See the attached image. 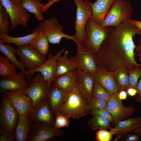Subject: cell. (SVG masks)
<instances>
[{
	"mask_svg": "<svg viewBox=\"0 0 141 141\" xmlns=\"http://www.w3.org/2000/svg\"><path fill=\"white\" fill-rule=\"evenodd\" d=\"M10 62L6 57L0 55V77L14 76L17 74V68Z\"/></svg>",
	"mask_w": 141,
	"mask_h": 141,
	"instance_id": "31",
	"label": "cell"
},
{
	"mask_svg": "<svg viewBox=\"0 0 141 141\" xmlns=\"http://www.w3.org/2000/svg\"><path fill=\"white\" fill-rule=\"evenodd\" d=\"M0 51L17 68L20 69L24 73L30 83L31 81L26 73L25 67L17 58L16 49L9 44H5L0 40Z\"/></svg>",
	"mask_w": 141,
	"mask_h": 141,
	"instance_id": "27",
	"label": "cell"
},
{
	"mask_svg": "<svg viewBox=\"0 0 141 141\" xmlns=\"http://www.w3.org/2000/svg\"><path fill=\"white\" fill-rule=\"evenodd\" d=\"M130 21L135 27L141 31V21L131 19Z\"/></svg>",
	"mask_w": 141,
	"mask_h": 141,
	"instance_id": "46",
	"label": "cell"
},
{
	"mask_svg": "<svg viewBox=\"0 0 141 141\" xmlns=\"http://www.w3.org/2000/svg\"><path fill=\"white\" fill-rule=\"evenodd\" d=\"M110 131L102 129L97 131L95 133V139L97 141H110L113 136L116 134L118 130L115 128H112Z\"/></svg>",
	"mask_w": 141,
	"mask_h": 141,
	"instance_id": "36",
	"label": "cell"
},
{
	"mask_svg": "<svg viewBox=\"0 0 141 141\" xmlns=\"http://www.w3.org/2000/svg\"><path fill=\"white\" fill-rule=\"evenodd\" d=\"M116 0H96L89 2L92 9L91 18L100 25L111 6Z\"/></svg>",
	"mask_w": 141,
	"mask_h": 141,
	"instance_id": "21",
	"label": "cell"
},
{
	"mask_svg": "<svg viewBox=\"0 0 141 141\" xmlns=\"http://www.w3.org/2000/svg\"><path fill=\"white\" fill-rule=\"evenodd\" d=\"M112 95L98 81L95 79L92 92L93 97L108 102Z\"/></svg>",
	"mask_w": 141,
	"mask_h": 141,
	"instance_id": "33",
	"label": "cell"
},
{
	"mask_svg": "<svg viewBox=\"0 0 141 141\" xmlns=\"http://www.w3.org/2000/svg\"><path fill=\"white\" fill-rule=\"evenodd\" d=\"M118 91L112 95L108 102L106 109L112 116L115 124L131 116L135 112L136 109L132 105L126 107L118 96Z\"/></svg>",
	"mask_w": 141,
	"mask_h": 141,
	"instance_id": "12",
	"label": "cell"
},
{
	"mask_svg": "<svg viewBox=\"0 0 141 141\" xmlns=\"http://www.w3.org/2000/svg\"><path fill=\"white\" fill-rule=\"evenodd\" d=\"M134 132L141 137V124L140 127L134 131Z\"/></svg>",
	"mask_w": 141,
	"mask_h": 141,
	"instance_id": "47",
	"label": "cell"
},
{
	"mask_svg": "<svg viewBox=\"0 0 141 141\" xmlns=\"http://www.w3.org/2000/svg\"><path fill=\"white\" fill-rule=\"evenodd\" d=\"M141 124V115L120 121L115 124V128L118 130L115 135L119 134L122 136L128 134L139 128Z\"/></svg>",
	"mask_w": 141,
	"mask_h": 141,
	"instance_id": "25",
	"label": "cell"
},
{
	"mask_svg": "<svg viewBox=\"0 0 141 141\" xmlns=\"http://www.w3.org/2000/svg\"><path fill=\"white\" fill-rule=\"evenodd\" d=\"M140 77V79L136 87L137 91V95L134 97V99L136 101L141 103V75Z\"/></svg>",
	"mask_w": 141,
	"mask_h": 141,
	"instance_id": "42",
	"label": "cell"
},
{
	"mask_svg": "<svg viewBox=\"0 0 141 141\" xmlns=\"http://www.w3.org/2000/svg\"><path fill=\"white\" fill-rule=\"evenodd\" d=\"M13 2L19 4H21L23 1V0H11Z\"/></svg>",
	"mask_w": 141,
	"mask_h": 141,
	"instance_id": "49",
	"label": "cell"
},
{
	"mask_svg": "<svg viewBox=\"0 0 141 141\" xmlns=\"http://www.w3.org/2000/svg\"><path fill=\"white\" fill-rule=\"evenodd\" d=\"M55 115L54 128L59 129L62 127L68 126L69 124V119L58 111L56 113Z\"/></svg>",
	"mask_w": 141,
	"mask_h": 141,
	"instance_id": "37",
	"label": "cell"
},
{
	"mask_svg": "<svg viewBox=\"0 0 141 141\" xmlns=\"http://www.w3.org/2000/svg\"><path fill=\"white\" fill-rule=\"evenodd\" d=\"M36 0L37 1L39 2H40V1H42V0ZM53 0H49V2H51V1H52Z\"/></svg>",
	"mask_w": 141,
	"mask_h": 141,
	"instance_id": "51",
	"label": "cell"
},
{
	"mask_svg": "<svg viewBox=\"0 0 141 141\" xmlns=\"http://www.w3.org/2000/svg\"><path fill=\"white\" fill-rule=\"evenodd\" d=\"M69 53V51H65L63 55L60 56L57 60L54 80L58 77L74 69H77L76 64L68 57Z\"/></svg>",
	"mask_w": 141,
	"mask_h": 141,
	"instance_id": "24",
	"label": "cell"
},
{
	"mask_svg": "<svg viewBox=\"0 0 141 141\" xmlns=\"http://www.w3.org/2000/svg\"><path fill=\"white\" fill-rule=\"evenodd\" d=\"M133 10L128 0H116L100 26L106 27L119 25L125 20L131 19Z\"/></svg>",
	"mask_w": 141,
	"mask_h": 141,
	"instance_id": "3",
	"label": "cell"
},
{
	"mask_svg": "<svg viewBox=\"0 0 141 141\" xmlns=\"http://www.w3.org/2000/svg\"><path fill=\"white\" fill-rule=\"evenodd\" d=\"M65 95L53 84L51 85L48 95V105L53 118L64 99Z\"/></svg>",
	"mask_w": 141,
	"mask_h": 141,
	"instance_id": "23",
	"label": "cell"
},
{
	"mask_svg": "<svg viewBox=\"0 0 141 141\" xmlns=\"http://www.w3.org/2000/svg\"><path fill=\"white\" fill-rule=\"evenodd\" d=\"M110 122L108 120L100 116L93 115L89 120L87 124L89 127L93 130L102 129H110Z\"/></svg>",
	"mask_w": 141,
	"mask_h": 141,
	"instance_id": "32",
	"label": "cell"
},
{
	"mask_svg": "<svg viewBox=\"0 0 141 141\" xmlns=\"http://www.w3.org/2000/svg\"><path fill=\"white\" fill-rule=\"evenodd\" d=\"M72 0L77 7L74 36L81 45L86 41L85 28L88 20L91 17L92 9L89 2L87 0Z\"/></svg>",
	"mask_w": 141,
	"mask_h": 141,
	"instance_id": "6",
	"label": "cell"
},
{
	"mask_svg": "<svg viewBox=\"0 0 141 141\" xmlns=\"http://www.w3.org/2000/svg\"><path fill=\"white\" fill-rule=\"evenodd\" d=\"M2 104L0 110V124L4 132L14 133L19 114L6 95L3 93Z\"/></svg>",
	"mask_w": 141,
	"mask_h": 141,
	"instance_id": "9",
	"label": "cell"
},
{
	"mask_svg": "<svg viewBox=\"0 0 141 141\" xmlns=\"http://www.w3.org/2000/svg\"><path fill=\"white\" fill-rule=\"evenodd\" d=\"M21 4L28 12L33 14L37 20H44V17L40 11L41 8L44 3L36 0H23Z\"/></svg>",
	"mask_w": 141,
	"mask_h": 141,
	"instance_id": "30",
	"label": "cell"
},
{
	"mask_svg": "<svg viewBox=\"0 0 141 141\" xmlns=\"http://www.w3.org/2000/svg\"><path fill=\"white\" fill-rule=\"evenodd\" d=\"M90 113L92 115H97L101 116L108 120L110 122L114 121L112 116L106 108L91 109Z\"/></svg>",
	"mask_w": 141,
	"mask_h": 141,
	"instance_id": "39",
	"label": "cell"
},
{
	"mask_svg": "<svg viewBox=\"0 0 141 141\" xmlns=\"http://www.w3.org/2000/svg\"><path fill=\"white\" fill-rule=\"evenodd\" d=\"M48 96L39 101L29 112L27 117L32 124L42 122L52 125L53 118L49 107Z\"/></svg>",
	"mask_w": 141,
	"mask_h": 141,
	"instance_id": "13",
	"label": "cell"
},
{
	"mask_svg": "<svg viewBox=\"0 0 141 141\" xmlns=\"http://www.w3.org/2000/svg\"><path fill=\"white\" fill-rule=\"evenodd\" d=\"M77 69L78 75L76 87L86 101L89 103L93 97L94 77L87 72L79 69Z\"/></svg>",
	"mask_w": 141,
	"mask_h": 141,
	"instance_id": "18",
	"label": "cell"
},
{
	"mask_svg": "<svg viewBox=\"0 0 141 141\" xmlns=\"http://www.w3.org/2000/svg\"><path fill=\"white\" fill-rule=\"evenodd\" d=\"M39 32L40 30L37 27L31 33L21 37H13L4 34L0 35V40L4 43H13L17 47L28 45Z\"/></svg>",
	"mask_w": 141,
	"mask_h": 141,
	"instance_id": "26",
	"label": "cell"
},
{
	"mask_svg": "<svg viewBox=\"0 0 141 141\" xmlns=\"http://www.w3.org/2000/svg\"><path fill=\"white\" fill-rule=\"evenodd\" d=\"M77 75V69H74L57 77L53 84L66 95L76 87Z\"/></svg>",
	"mask_w": 141,
	"mask_h": 141,
	"instance_id": "19",
	"label": "cell"
},
{
	"mask_svg": "<svg viewBox=\"0 0 141 141\" xmlns=\"http://www.w3.org/2000/svg\"><path fill=\"white\" fill-rule=\"evenodd\" d=\"M32 124L26 116L19 115L14 132L16 141L28 140L31 132Z\"/></svg>",
	"mask_w": 141,
	"mask_h": 141,
	"instance_id": "22",
	"label": "cell"
},
{
	"mask_svg": "<svg viewBox=\"0 0 141 141\" xmlns=\"http://www.w3.org/2000/svg\"><path fill=\"white\" fill-rule=\"evenodd\" d=\"M116 137L115 139L113 140L114 141H118L120 138L121 136H122L118 134L116 135Z\"/></svg>",
	"mask_w": 141,
	"mask_h": 141,
	"instance_id": "50",
	"label": "cell"
},
{
	"mask_svg": "<svg viewBox=\"0 0 141 141\" xmlns=\"http://www.w3.org/2000/svg\"><path fill=\"white\" fill-rule=\"evenodd\" d=\"M97 71L94 77L112 95L119 91V88L113 72H110L98 66Z\"/></svg>",
	"mask_w": 141,
	"mask_h": 141,
	"instance_id": "20",
	"label": "cell"
},
{
	"mask_svg": "<svg viewBox=\"0 0 141 141\" xmlns=\"http://www.w3.org/2000/svg\"><path fill=\"white\" fill-rule=\"evenodd\" d=\"M107 103L105 101L92 97L88 104L91 109L106 108Z\"/></svg>",
	"mask_w": 141,
	"mask_h": 141,
	"instance_id": "38",
	"label": "cell"
},
{
	"mask_svg": "<svg viewBox=\"0 0 141 141\" xmlns=\"http://www.w3.org/2000/svg\"><path fill=\"white\" fill-rule=\"evenodd\" d=\"M51 85L46 81L42 74L38 72L29 83L24 93L32 100V107L40 100L47 96Z\"/></svg>",
	"mask_w": 141,
	"mask_h": 141,
	"instance_id": "11",
	"label": "cell"
},
{
	"mask_svg": "<svg viewBox=\"0 0 141 141\" xmlns=\"http://www.w3.org/2000/svg\"><path fill=\"white\" fill-rule=\"evenodd\" d=\"M58 111L69 119H79L90 113L91 109L76 87L66 95Z\"/></svg>",
	"mask_w": 141,
	"mask_h": 141,
	"instance_id": "2",
	"label": "cell"
},
{
	"mask_svg": "<svg viewBox=\"0 0 141 141\" xmlns=\"http://www.w3.org/2000/svg\"><path fill=\"white\" fill-rule=\"evenodd\" d=\"M49 43L45 36L40 30L38 34L28 45L43 55L46 56L48 54L49 48Z\"/></svg>",
	"mask_w": 141,
	"mask_h": 141,
	"instance_id": "29",
	"label": "cell"
},
{
	"mask_svg": "<svg viewBox=\"0 0 141 141\" xmlns=\"http://www.w3.org/2000/svg\"><path fill=\"white\" fill-rule=\"evenodd\" d=\"M3 93L6 95L19 115L27 116L32 107V103L31 100L24 92H14L7 91Z\"/></svg>",
	"mask_w": 141,
	"mask_h": 141,
	"instance_id": "17",
	"label": "cell"
},
{
	"mask_svg": "<svg viewBox=\"0 0 141 141\" xmlns=\"http://www.w3.org/2000/svg\"><path fill=\"white\" fill-rule=\"evenodd\" d=\"M113 72L119 91L126 90L129 87L128 69L125 66L120 65Z\"/></svg>",
	"mask_w": 141,
	"mask_h": 141,
	"instance_id": "28",
	"label": "cell"
},
{
	"mask_svg": "<svg viewBox=\"0 0 141 141\" xmlns=\"http://www.w3.org/2000/svg\"><path fill=\"white\" fill-rule=\"evenodd\" d=\"M69 58L77 66V69L89 73L93 76L96 73L98 66L95 54L90 49L83 45L77 46L76 53Z\"/></svg>",
	"mask_w": 141,
	"mask_h": 141,
	"instance_id": "7",
	"label": "cell"
},
{
	"mask_svg": "<svg viewBox=\"0 0 141 141\" xmlns=\"http://www.w3.org/2000/svg\"><path fill=\"white\" fill-rule=\"evenodd\" d=\"M127 93L125 90L118 91V96L119 98L122 100H125L127 99Z\"/></svg>",
	"mask_w": 141,
	"mask_h": 141,
	"instance_id": "44",
	"label": "cell"
},
{
	"mask_svg": "<svg viewBox=\"0 0 141 141\" xmlns=\"http://www.w3.org/2000/svg\"><path fill=\"white\" fill-rule=\"evenodd\" d=\"M29 85L26 77L22 71L14 76L0 77V90L2 93L7 91L24 92L28 88Z\"/></svg>",
	"mask_w": 141,
	"mask_h": 141,
	"instance_id": "16",
	"label": "cell"
},
{
	"mask_svg": "<svg viewBox=\"0 0 141 141\" xmlns=\"http://www.w3.org/2000/svg\"><path fill=\"white\" fill-rule=\"evenodd\" d=\"M64 134V131L55 129L50 124L38 122L32 124L27 141H45L52 138L62 136Z\"/></svg>",
	"mask_w": 141,
	"mask_h": 141,
	"instance_id": "14",
	"label": "cell"
},
{
	"mask_svg": "<svg viewBox=\"0 0 141 141\" xmlns=\"http://www.w3.org/2000/svg\"><path fill=\"white\" fill-rule=\"evenodd\" d=\"M135 50L137 52L135 55L138 57V61L141 62V36L137 44L136 45Z\"/></svg>",
	"mask_w": 141,
	"mask_h": 141,
	"instance_id": "43",
	"label": "cell"
},
{
	"mask_svg": "<svg viewBox=\"0 0 141 141\" xmlns=\"http://www.w3.org/2000/svg\"><path fill=\"white\" fill-rule=\"evenodd\" d=\"M9 14L5 8L0 3V35L8 34L9 29Z\"/></svg>",
	"mask_w": 141,
	"mask_h": 141,
	"instance_id": "34",
	"label": "cell"
},
{
	"mask_svg": "<svg viewBox=\"0 0 141 141\" xmlns=\"http://www.w3.org/2000/svg\"><path fill=\"white\" fill-rule=\"evenodd\" d=\"M141 75V67L136 66L128 69L129 87L136 89L138 80Z\"/></svg>",
	"mask_w": 141,
	"mask_h": 141,
	"instance_id": "35",
	"label": "cell"
},
{
	"mask_svg": "<svg viewBox=\"0 0 141 141\" xmlns=\"http://www.w3.org/2000/svg\"><path fill=\"white\" fill-rule=\"evenodd\" d=\"M16 138L14 133L4 132L0 137V141H15Z\"/></svg>",
	"mask_w": 141,
	"mask_h": 141,
	"instance_id": "40",
	"label": "cell"
},
{
	"mask_svg": "<svg viewBox=\"0 0 141 141\" xmlns=\"http://www.w3.org/2000/svg\"><path fill=\"white\" fill-rule=\"evenodd\" d=\"M65 49L63 48L58 51L54 55L49 53L46 60L40 66L33 70H26V73L31 81V78L35 72L40 73L44 79L51 85L54 79L57 61L58 58L64 52Z\"/></svg>",
	"mask_w": 141,
	"mask_h": 141,
	"instance_id": "15",
	"label": "cell"
},
{
	"mask_svg": "<svg viewBox=\"0 0 141 141\" xmlns=\"http://www.w3.org/2000/svg\"><path fill=\"white\" fill-rule=\"evenodd\" d=\"M127 19L119 25L109 27L107 37L95 54L97 65L113 72L119 65L128 69L141 67L135 57L136 45L133 38L141 36V31Z\"/></svg>",
	"mask_w": 141,
	"mask_h": 141,
	"instance_id": "1",
	"label": "cell"
},
{
	"mask_svg": "<svg viewBox=\"0 0 141 141\" xmlns=\"http://www.w3.org/2000/svg\"><path fill=\"white\" fill-rule=\"evenodd\" d=\"M0 2L9 14L11 24L9 29L10 31L19 26L24 27L27 26L30 16L21 4L15 3L11 0H0Z\"/></svg>",
	"mask_w": 141,
	"mask_h": 141,
	"instance_id": "8",
	"label": "cell"
},
{
	"mask_svg": "<svg viewBox=\"0 0 141 141\" xmlns=\"http://www.w3.org/2000/svg\"><path fill=\"white\" fill-rule=\"evenodd\" d=\"M123 136L124 137L122 140L126 141H138L140 137L139 134L134 132Z\"/></svg>",
	"mask_w": 141,
	"mask_h": 141,
	"instance_id": "41",
	"label": "cell"
},
{
	"mask_svg": "<svg viewBox=\"0 0 141 141\" xmlns=\"http://www.w3.org/2000/svg\"><path fill=\"white\" fill-rule=\"evenodd\" d=\"M126 90L127 94L131 97L135 96L137 93L136 89L129 87Z\"/></svg>",
	"mask_w": 141,
	"mask_h": 141,
	"instance_id": "45",
	"label": "cell"
},
{
	"mask_svg": "<svg viewBox=\"0 0 141 141\" xmlns=\"http://www.w3.org/2000/svg\"><path fill=\"white\" fill-rule=\"evenodd\" d=\"M16 50L20 61L29 70L37 68L47 59L46 56L28 45L17 47Z\"/></svg>",
	"mask_w": 141,
	"mask_h": 141,
	"instance_id": "10",
	"label": "cell"
},
{
	"mask_svg": "<svg viewBox=\"0 0 141 141\" xmlns=\"http://www.w3.org/2000/svg\"><path fill=\"white\" fill-rule=\"evenodd\" d=\"M60 0H54L51 2H49L48 3H47V5L49 7H50L55 2H57Z\"/></svg>",
	"mask_w": 141,
	"mask_h": 141,
	"instance_id": "48",
	"label": "cell"
},
{
	"mask_svg": "<svg viewBox=\"0 0 141 141\" xmlns=\"http://www.w3.org/2000/svg\"><path fill=\"white\" fill-rule=\"evenodd\" d=\"M47 38L51 44H60L62 39L65 38L74 42L77 46L81 45L74 35L69 36L62 32L63 27L59 23L58 19L52 17L40 22L38 26Z\"/></svg>",
	"mask_w": 141,
	"mask_h": 141,
	"instance_id": "4",
	"label": "cell"
},
{
	"mask_svg": "<svg viewBox=\"0 0 141 141\" xmlns=\"http://www.w3.org/2000/svg\"><path fill=\"white\" fill-rule=\"evenodd\" d=\"M109 27H102L91 17L86 25L85 33L86 38L83 45L97 53L102 43L106 38Z\"/></svg>",
	"mask_w": 141,
	"mask_h": 141,
	"instance_id": "5",
	"label": "cell"
}]
</instances>
